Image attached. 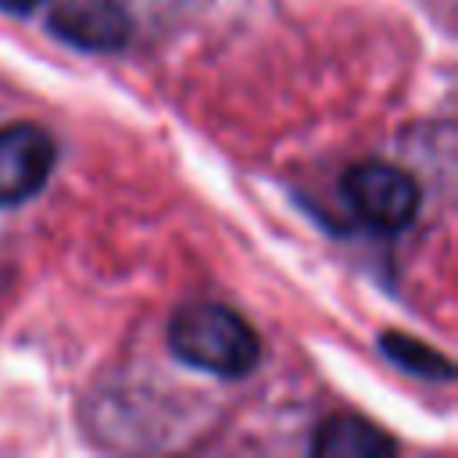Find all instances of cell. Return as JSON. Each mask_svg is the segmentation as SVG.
I'll list each match as a JSON object with an SVG mask.
<instances>
[{
  "label": "cell",
  "mask_w": 458,
  "mask_h": 458,
  "mask_svg": "<svg viewBox=\"0 0 458 458\" xmlns=\"http://www.w3.org/2000/svg\"><path fill=\"white\" fill-rule=\"evenodd\" d=\"M311 451L318 458H386L397 451V440L354 411H336L318 422Z\"/></svg>",
  "instance_id": "5b68a950"
},
{
  "label": "cell",
  "mask_w": 458,
  "mask_h": 458,
  "mask_svg": "<svg viewBox=\"0 0 458 458\" xmlns=\"http://www.w3.org/2000/svg\"><path fill=\"white\" fill-rule=\"evenodd\" d=\"M168 347L182 365L225 379L247 376L261 358V340L247 318L215 301L182 304L168 322Z\"/></svg>",
  "instance_id": "6da1fadb"
},
{
  "label": "cell",
  "mask_w": 458,
  "mask_h": 458,
  "mask_svg": "<svg viewBox=\"0 0 458 458\" xmlns=\"http://www.w3.org/2000/svg\"><path fill=\"white\" fill-rule=\"evenodd\" d=\"M351 211L379 229V233H401L415 222L419 215V204H422V190L419 182L397 168V165H386V161H358L344 172V182H340Z\"/></svg>",
  "instance_id": "7a4b0ae2"
},
{
  "label": "cell",
  "mask_w": 458,
  "mask_h": 458,
  "mask_svg": "<svg viewBox=\"0 0 458 458\" xmlns=\"http://www.w3.org/2000/svg\"><path fill=\"white\" fill-rule=\"evenodd\" d=\"M43 0H0V11H11V14H25L32 7H39Z\"/></svg>",
  "instance_id": "52a82bcc"
},
{
  "label": "cell",
  "mask_w": 458,
  "mask_h": 458,
  "mask_svg": "<svg viewBox=\"0 0 458 458\" xmlns=\"http://www.w3.org/2000/svg\"><path fill=\"white\" fill-rule=\"evenodd\" d=\"M379 347H383V354H386L394 365H401V369L411 372V376H426V379L447 383L451 372H454V365H451L447 354H440L437 347H429V344H422V340H415V336H408V333H383Z\"/></svg>",
  "instance_id": "8992f818"
},
{
  "label": "cell",
  "mask_w": 458,
  "mask_h": 458,
  "mask_svg": "<svg viewBox=\"0 0 458 458\" xmlns=\"http://www.w3.org/2000/svg\"><path fill=\"white\" fill-rule=\"evenodd\" d=\"M54 168V140L32 122L0 129V208L21 204L43 190Z\"/></svg>",
  "instance_id": "3957f363"
},
{
  "label": "cell",
  "mask_w": 458,
  "mask_h": 458,
  "mask_svg": "<svg viewBox=\"0 0 458 458\" xmlns=\"http://www.w3.org/2000/svg\"><path fill=\"white\" fill-rule=\"evenodd\" d=\"M50 29L82 50H118L132 25L114 0H68L54 11Z\"/></svg>",
  "instance_id": "277c9868"
}]
</instances>
